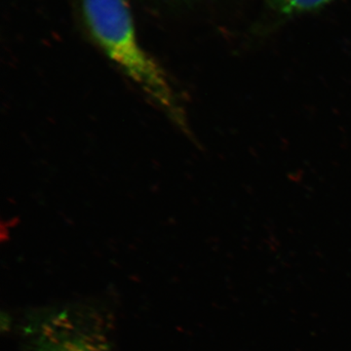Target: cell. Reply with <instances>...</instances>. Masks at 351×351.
<instances>
[{"label": "cell", "mask_w": 351, "mask_h": 351, "mask_svg": "<svg viewBox=\"0 0 351 351\" xmlns=\"http://www.w3.org/2000/svg\"><path fill=\"white\" fill-rule=\"evenodd\" d=\"M78 3L88 34L104 54L186 130L182 101L165 71L138 43L127 0H78Z\"/></svg>", "instance_id": "1"}, {"label": "cell", "mask_w": 351, "mask_h": 351, "mask_svg": "<svg viewBox=\"0 0 351 351\" xmlns=\"http://www.w3.org/2000/svg\"><path fill=\"white\" fill-rule=\"evenodd\" d=\"M112 331L108 314L86 304L32 309L18 325L24 351H113Z\"/></svg>", "instance_id": "2"}, {"label": "cell", "mask_w": 351, "mask_h": 351, "mask_svg": "<svg viewBox=\"0 0 351 351\" xmlns=\"http://www.w3.org/2000/svg\"><path fill=\"white\" fill-rule=\"evenodd\" d=\"M267 7L282 17H295L320 10L334 0H265Z\"/></svg>", "instance_id": "3"}, {"label": "cell", "mask_w": 351, "mask_h": 351, "mask_svg": "<svg viewBox=\"0 0 351 351\" xmlns=\"http://www.w3.org/2000/svg\"><path fill=\"white\" fill-rule=\"evenodd\" d=\"M161 1L169 4V5L180 6L182 4H188L189 2L195 1V0H161Z\"/></svg>", "instance_id": "4"}]
</instances>
